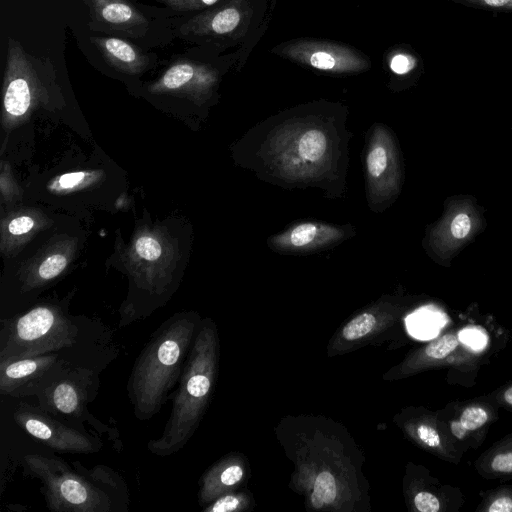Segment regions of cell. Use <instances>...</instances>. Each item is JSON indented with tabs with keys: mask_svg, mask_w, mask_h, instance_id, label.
<instances>
[{
	"mask_svg": "<svg viewBox=\"0 0 512 512\" xmlns=\"http://www.w3.org/2000/svg\"><path fill=\"white\" fill-rule=\"evenodd\" d=\"M199 327L193 313L175 314L154 331L135 359L127 394L138 420L152 418L168 400L179 383Z\"/></svg>",
	"mask_w": 512,
	"mask_h": 512,
	"instance_id": "6da1fadb",
	"label": "cell"
},
{
	"mask_svg": "<svg viewBox=\"0 0 512 512\" xmlns=\"http://www.w3.org/2000/svg\"><path fill=\"white\" fill-rule=\"evenodd\" d=\"M503 398L506 403L512 405V387L508 388L503 395Z\"/></svg>",
	"mask_w": 512,
	"mask_h": 512,
	"instance_id": "d590c367",
	"label": "cell"
},
{
	"mask_svg": "<svg viewBox=\"0 0 512 512\" xmlns=\"http://www.w3.org/2000/svg\"><path fill=\"white\" fill-rule=\"evenodd\" d=\"M458 344L459 341L455 335L446 334L428 344L424 352L430 359L442 360L451 354Z\"/></svg>",
	"mask_w": 512,
	"mask_h": 512,
	"instance_id": "ac0fdd59",
	"label": "cell"
},
{
	"mask_svg": "<svg viewBox=\"0 0 512 512\" xmlns=\"http://www.w3.org/2000/svg\"><path fill=\"white\" fill-rule=\"evenodd\" d=\"M90 328L91 325L78 324L56 306H36L1 321L0 361L58 353L78 365L70 354L85 344Z\"/></svg>",
	"mask_w": 512,
	"mask_h": 512,
	"instance_id": "277c9868",
	"label": "cell"
},
{
	"mask_svg": "<svg viewBox=\"0 0 512 512\" xmlns=\"http://www.w3.org/2000/svg\"><path fill=\"white\" fill-rule=\"evenodd\" d=\"M13 419L36 441L57 452L92 454L103 447L98 437L68 425L39 405L19 402Z\"/></svg>",
	"mask_w": 512,
	"mask_h": 512,
	"instance_id": "ba28073f",
	"label": "cell"
},
{
	"mask_svg": "<svg viewBox=\"0 0 512 512\" xmlns=\"http://www.w3.org/2000/svg\"><path fill=\"white\" fill-rule=\"evenodd\" d=\"M105 58L115 68L129 73H137L147 65V59L131 43L115 37L93 38Z\"/></svg>",
	"mask_w": 512,
	"mask_h": 512,
	"instance_id": "7c38bea8",
	"label": "cell"
},
{
	"mask_svg": "<svg viewBox=\"0 0 512 512\" xmlns=\"http://www.w3.org/2000/svg\"><path fill=\"white\" fill-rule=\"evenodd\" d=\"M441 325L440 321L428 314L419 315L413 320H410L408 324L410 332L414 334L415 337L422 339H428L436 335Z\"/></svg>",
	"mask_w": 512,
	"mask_h": 512,
	"instance_id": "d6986e66",
	"label": "cell"
},
{
	"mask_svg": "<svg viewBox=\"0 0 512 512\" xmlns=\"http://www.w3.org/2000/svg\"><path fill=\"white\" fill-rule=\"evenodd\" d=\"M365 166L370 204H384L398 195L402 182L401 165L394 138L386 128H374Z\"/></svg>",
	"mask_w": 512,
	"mask_h": 512,
	"instance_id": "9c48e42d",
	"label": "cell"
},
{
	"mask_svg": "<svg viewBox=\"0 0 512 512\" xmlns=\"http://www.w3.org/2000/svg\"><path fill=\"white\" fill-rule=\"evenodd\" d=\"M460 339L474 349H480L485 345V336L476 329L461 331Z\"/></svg>",
	"mask_w": 512,
	"mask_h": 512,
	"instance_id": "f1b7e54d",
	"label": "cell"
},
{
	"mask_svg": "<svg viewBox=\"0 0 512 512\" xmlns=\"http://www.w3.org/2000/svg\"><path fill=\"white\" fill-rule=\"evenodd\" d=\"M345 238V232L336 226L320 222L298 223L274 235L269 246L284 254H308L326 249Z\"/></svg>",
	"mask_w": 512,
	"mask_h": 512,
	"instance_id": "8fae6325",
	"label": "cell"
},
{
	"mask_svg": "<svg viewBox=\"0 0 512 512\" xmlns=\"http://www.w3.org/2000/svg\"><path fill=\"white\" fill-rule=\"evenodd\" d=\"M337 488L334 476L329 471L321 472L315 480L311 501L314 507L331 504L336 498Z\"/></svg>",
	"mask_w": 512,
	"mask_h": 512,
	"instance_id": "9a60e30c",
	"label": "cell"
},
{
	"mask_svg": "<svg viewBox=\"0 0 512 512\" xmlns=\"http://www.w3.org/2000/svg\"><path fill=\"white\" fill-rule=\"evenodd\" d=\"M135 247L138 255L149 261L156 260L161 255L160 244L149 236L140 237Z\"/></svg>",
	"mask_w": 512,
	"mask_h": 512,
	"instance_id": "7402d4cb",
	"label": "cell"
},
{
	"mask_svg": "<svg viewBox=\"0 0 512 512\" xmlns=\"http://www.w3.org/2000/svg\"><path fill=\"white\" fill-rule=\"evenodd\" d=\"M376 318L371 313H362L346 324L343 337L347 340H356L367 335L375 326Z\"/></svg>",
	"mask_w": 512,
	"mask_h": 512,
	"instance_id": "e0dca14e",
	"label": "cell"
},
{
	"mask_svg": "<svg viewBox=\"0 0 512 512\" xmlns=\"http://www.w3.org/2000/svg\"><path fill=\"white\" fill-rule=\"evenodd\" d=\"M484 227L483 211L473 197L449 198L441 217L429 228L427 251L435 261L447 266Z\"/></svg>",
	"mask_w": 512,
	"mask_h": 512,
	"instance_id": "52a82bcc",
	"label": "cell"
},
{
	"mask_svg": "<svg viewBox=\"0 0 512 512\" xmlns=\"http://www.w3.org/2000/svg\"><path fill=\"white\" fill-rule=\"evenodd\" d=\"M414 67V60L404 54L395 55L390 62V68L397 74H405Z\"/></svg>",
	"mask_w": 512,
	"mask_h": 512,
	"instance_id": "f546056e",
	"label": "cell"
},
{
	"mask_svg": "<svg viewBox=\"0 0 512 512\" xmlns=\"http://www.w3.org/2000/svg\"><path fill=\"white\" fill-rule=\"evenodd\" d=\"M451 431L452 434L458 439H463L468 433V430L461 424L459 420L453 421L451 423Z\"/></svg>",
	"mask_w": 512,
	"mask_h": 512,
	"instance_id": "e575fe53",
	"label": "cell"
},
{
	"mask_svg": "<svg viewBox=\"0 0 512 512\" xmlns=\"http://www.w3.org/2000/svg\"><path fill=\"white\" fill-rule=\"evenodd\" d=\"M214 368V334L210 327L200 324L173 396L170 417L162 435L147 444L152 454L171 456L187 444L199 425L212 391Z\"/></svg>",
	"mask_w": 512,
	"mask_h": 512,
	"instance_id": "3957f363",
	"label": "cell"
},
{
	"mask_svg": "<svg viewBox=\"0 0 512 512\" xmlns=\"http://www.w3.org/2000/svg\"><path fill=\"white\" fill-rule=\"evenodd\" d=\"M309 63L312 67L320 70H332L337 65V59L329 52L316 51L311 54Z\"/></svg>",
	"mask_w": 512,
	"mask_h": 512,
	"instance_id": "d4e9b609",
	"label": "cell"
},
{
	"mask_svg": "<svg viewBox=\"0 0 512 512\" xmlns=\"http://www.w3.org/2000/svg\"><path fill=\"white\" fill-rule=\"evenodd\" d=\"M273 137L269 156L279 176L285 179H310L324 172L332 162V135L326 128H292Z\"/></svg>",
	"mask_w": 512,
	"mask_h": 512,
	"instance_id": "8992f818",
	"label": "cell"
},
{
	"mask_svg": "<svg viewBox=\"0 0 512 512\" xmlns=\"http://www.w3.org/2000/svg\"><path fill=\"white\" fill-rule=\"evenodd\" d=\"M96 18L116 26L146 24L145 17L128 0H86Z\"/></svg>",
	"mask_w": 512,
	"mask_h": 512,
	"instance_id": "4fadbf2b",
	"label": "cell"
},
{
	"mask_svg": "<svg viewBox=\"0 0 512 512\" xmlns=\"http://www.w3.org/2000/svg\"><path fill=\"white\" fill-rule=\"evenodd\" d=\"M66 362L69 361L58 353L0 361V392L16 398L34 396L49 376Z\"/></svg>",
	"mask_w": 512,
	"mask_h": 512,
	"instance_id": "30bf717a",
	"label": "cell"
},
{
	"mask_svg": "<svg viewBox=\"0 0 512 512\" xmlns=\"http://www.w3.org/2000/svg\"><path fill=\"white\" fill-rule=\"evenodd\" d=\"M492 8H512V0H469Z\"/></svg>",
	"mask_w": 512,
	"mask_h": 512,
	"instance_id": "836d02e7",
	"label": "cell"
},
{
	"mask_svg": "<svg viewBox=\"0 0 512 512\" xmlns=\"http://www.w3.org/2000/svg\"><path fill=\"white\" fill-rule=\"evenodd\" d=\"M86 174L84 172L67 173L59 177L57 184L63 189H68L83 182Z\"/></svg>",
	"mask_w": 512,
	"mask_h": 512,
	"instance_id": "1f68e13d",
	"label": "cell"
},
{
	"mask_svg": "<svg viewBox=\"0 0 512 512\" xmlns=\"http://www.w3.org/2000/svg\"><path fill=\"white\" fill-rule=\"evenodd\" d=\"M240 501L236 496L226 495L219 497L212 505L207 507L205 511L208 512H229L234 511L239 506Z\"/></svg>",
	"mask_w": 512,
	"mask_h": 512,
	"instance_id": "4316f807",
	"label": "cell"
},
{
	"mask_svg": "<svg viewBox=\"0 0 512 512\" xmlns=\"http://www.w3.org/2000/svg\"><path fill=\"white\" fill-rule=\"evenodd\" d=\"M488 419V412L484 408L471 406L463 410L459 421L468 431H473L482 427Z\"/></svg>",
	"mask_w": 512,
	"mask_h": 512,
	"instance_id": "ffe728a7",
	"label": "cell"
},
{
	"mask_svg": "<svg viewBox=\"0 0 512 512\" xmlns=\"http://www.w3.org/2000/svg\"><path fill=\"white\" fill-rule=\"evenodd\" d=\"M27 474L40 480L47 507L55 512L126 511L127 487L110 468L88 470L78 462L74 469L64 460L42 454L23 457Z\"/></svg>",
	"mask_w": 512,
	"mask_h": 512,
	"instance_id": "7a4b0ae2",
	"label": "cell"
},
{
	"mask_svg": "<svg viewBox=\"0 0 512 512\" xmlns=\"http://www.w3.org/2000/svg\"><path fill=\"white\" fill-rule=\"evenodd\" d=\"M211 80L210 73L200 65L178 62L171 65L155 84L157 89L176 91L186 87L205 86Z\"/></svg>",
	"mask_w": 512,
	"mask_h": 512,
	"instance_id": "5bb4252c",
	"label": "cell"
},
{
	"mask_svg": "<svg viewBox=\"0 0 512 512\" xmlns=\"http://www.w3.org/2000/svg\"><path fill=\"white\" fill-rule=\"evenodd\" d=\"M239 22V11L234 7H227L212 15L207 25L215 34H226L233 31Z\"/></svg>",
	"mask_w": 512,
	"mask_h": 512,
	"instance_id": "2e32d148",
	"label": "cell"
},
{
	"mask_svg": "<svg viewBox=\"0 0 512 512\" xmlns=\"http://www.w3.org/2000/svg\"><path fill=\"white\" fill-rule=\"evenodd\" d=\"M98 372L95 368L66 362L59 366L34 394L38 405L56 418L81 431L88 423L109 439H118L117 430L102 423L89 410L88 404L97 395Z\"/></svg>",
	"mask_w": 512,
	"mask_h": 512,
	"instance_id": "5b68a950",
	"label": "cell"
},
{
	"mask_svg": "<svg viewBox=\"0 0 512 512\" xmlns=\"http://www.w3.org/2000/svg\"><path fill=\"white\" fill-rule=\"evenodd\" d=\"M492 469L496 472H512V452L496 455L491 462Z\"/></svg>",
	"mask_w": 512,
	"mask_h": 512,
	"instance_id": "4dcf8cb0",
	"label": "cell"
},
{
	"mask_svg": "<svg viewBox=\"0 0 512 512\" xmlns=\"http://www.w3.org/2000/svg\"><path fill=\"white\" fill-rule=\"evenodd\" d=\"M34 226V220L28 216H21L13 219L8 230L13 235H21L30 231Z\"/></svg>",
	"mask_w": 512,
	"mask_h": 512,
	"instance_id": "83f0119b",
	"label": "cell"
},
{
	"mask_svg": "<svg viewBox=\"0 0 512 512\" xmlns=\"http://www.w3.org/2000/svg\"><path fill=\"white\" fill-rule=\"evenodd\" d=\"M489 512H512V499L502 496L495 499L488 508Z\"/></svg>",
	"mask_w": 512,
	"mask_h": 512,
	"instance_id": "d6a6232c",
	"label": "cell"
},
{
	"mask_svg": "<svg viewBox=\"0 0 512 512\" xmlns=\"http://www.w3.org/2000/svg\"><path fill=\"white\" fill-rule=\"evenodd\" d=\"M66 263L67 260L63 255L54 254L43 261L38 269V274L44 280L52 279L64 270Z\"/></svg>",
	"mask_w": 512,
	"mask_h": 512,
	"instance_id": "44dd1931",
	"label": "cell"
},
{
	"mask_svg": "<svg viewBox=\"0 0 512 512\" xmlns=\"http://www.w3.org/2000/svg\"><path fill=\"white\" fill-rule=\"evenodd\" d=\"M419 439L430 448H438L441 445V439L438 432L431 426L421 424L417 427Z\"/></svg>",
	"mask_w": 512,
	"mask_h": 512,
	"instance_id": "484cf974",
	"label": "cell"
},
{
	"mask_svg": "<svg viewBox=\"0 0 512 512\" xmlns=\"http://www.w3.org/2000/svg\"><path fill=\"white\" fill-rule=\"evenodd\" d=\"M414 504L420 512H437L440 510V502L437 497L426 491L416 494Z\"/></svg>",
	"mask_w": 512,
	"mask_h": 512,
	"instance_id": "cb8c5ba5",
	"label": "cell"
},
{
	"mask_svg": "<svg viewBox=\"0 0 512 512\" xmlns=\"http://www.w3.org/2000/svg\"><path fill=\"white\" fill-rule=\"evenodd\" d=\"M177 11H188L210 6L218 0H156Z\"/></svg>",
	"mask_w": 512,
	"mask_h": 512,
	"instance_id": "603a6c76",
	"label": "cell"
}]
</instances>
